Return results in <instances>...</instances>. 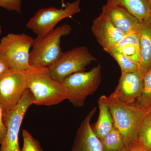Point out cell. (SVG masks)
<instances>
[{"instance_id":"obj_1","label":"cell","mask_w":151,"mask_h":151,"mask_svg":"<svg viewBox=\"0 0 151 151\" xmlns=\"http://www.w3.org/2000/svg\"><path fill=\"white\" fill-rule=\"evenodd\" d=\"M98 101L109 108L114 127L121 133L124 145L129 149L137 139L146 116V111L137 105H129L112 100L105 95L100 97Z\"/></svg>"},{"instance_id":"obj_2","label":"cell","mask_w":151,"mask_h":151,"mask_svg":"<svg viewBox=\"0 0 151 151\" xmlns=\"http://www.w3.org/2000/svg\"><path fill=\"white\" fill-rule=\"evenodd\" d=\"M28 89L34 97V105L50 106L67 99V91L63 82L51 78L47 68H29Z\"/></svg>"},{"instance_id":"obj_3","label":"cell","mask_w":151,"mask_h":151,"mask_svg":"<svg viewBox=\"0 0 151 151\" xmlns=\"http://www.w3.org/2000/svg\"><path fill=\"white\" fill-rule=\"evenodd\" d=\"M71 31L70 25H63L46 35L34 39L30 52V66L47 68L54 64L63 54L60 47L61 38L70 34Z\"/></svg>"},{"instance_id":"obj_4","label":"cell","mask_w":151,"mask_h":151,"mask_svg":"<svg viewBox=\"0 0 151 151\" xmlns=\"http://www.w3.org/2000/svg\"><path fill=\"white\" fill-rule=\"evenodd\" d=\"M28 69L20 71L9 69L0 74V105L4 124L28 89Z\"/></svg>"},{"instance_id":"obj_5","label":"cell","mask_w":151,"mask_h":151,"mask_svg":"<svg viewBox=\"0 0 151 151\" xmlns=\"http://www.w3.org/2000/svg\"><path fill=\"white\" fill-rule=\"evenodd\" d=\"M101 80L100 64L89 71H80L69 76L63 82L67 89V100L75 107H82L86 98L97 91Z\"/></svg>"},{"instance_id":"obj_6","label":"cell","mask_w":151,"mask_h":151,"mask_svg":"<svg viewBox=\"0 0 151 151\" xmlns=\"http://www.w3.org/2000/svg\"><path fill=\"white\" fill-rule=\"evenodd\" d=\"M34 39L24 33H9L0 42V51L10 69L23 71L29 65L30 50Z\"/></svg>"},{"instance_id":"obj_7","label":"cell","mask_w":151,"mask_h":151,"mask_svg":"<svg viewBox=\"0 0 151 151\" xmlns=\"http://www.w3.org/2000/svg\"><path fill=\"white\" fill-rule=\"evenodd\" d=\"M96 61L86 47L80 46L63 52L56 63L47 68L52 78L63 82L68 76L84 71L86 66Z\"/></svg>"},{"instance_id":"obj_8","label":"cell","mask_w":151,"mask_h":151,"mask_svg":"<svg viewBox=\"0 0 151 151\" xmlns=\"http://www.w3.org/2000/svg\"><path fill=\"white\" fill-rule=\"evenodd\" d=\"M80 0L67 3L65 8L58 9L54 7L41 9L27 22L26 27L38 37L46 35L54 29L59 22L81 12Z\"/></svg>"},{"instance_id":"obj_9","label":"cell","mask_w":151,"mask_h":151,"mask_svg":"<svg viewBox=\"0 0 151 151\" xmlns=\"http://www.w3.org/2000/svg\"><path fill=\"white\" fill-rule=\"evenodd\" d=\"M34 97L28 89L21 100L11 112L5 122L6 133L1 144L0 151H21L19 144V134L22 122L28 109L34 103Z\"/></svg>"},{"instance_id":"obj_10","label":"cell","mask_w":151,"mask_h":151,"mask_svg":"<svg viewBox=\"0 0 151 151\" xmlns=\"http://www.w3.org/2000/svg\"><path fill=\"white\" fill-rule=\"evenodd\" d=\"M143 88V74L138 69L134 72H122L119 84L108 97L129 105H136Z\"/></svg>"},{"instance_id":"obj_11","label":"cell","mask_w":151,"mask_h":151,"mask_svg":"<svg viewBox=\"0 0 151 151\" xmlns=\"http://www.w3.org/2000/svg\"><path fill=\"white\" fill-rule=\"evenodd\" d=\"M91 29L97 41L106 52L116 47L125 35L102 13L94 20Z\"/></svg>"},{"instance_id":"obj_12","label":"cell","mask_w":151,"mask_h":151,"mask_svg":"<svg viewBox=\"0 0 151 151\" xmlns=\"http://www.w3.org/2000/svg\"><path fill=\"white\" fill-rule=\"evenodd\" d=\"M97 108L90 111L78 128L71 151H103L101 141L95 134L91 125Z\"/></svg>"},{"instance_id":"obj_13","label":"cell","mask_w":151,"mask_h":151,"mask_svg":"<svg viewBox=\"0 0 151 151\" xmlns=\"http://www.w3.org/2000/svg\"><path fill=\"white\" fill-rule=\"evenodd\" d=\"M102 13L124 35L137 27L142 22L124 8L109 1L103 6Z\"/></svg>"},{"instance_id":"obj_14","label":"cell","mask_w":151,"mask_h":151,"mask_svg":"<svg viewBox=\"0 0 151 151\" xmlns=\"http://www.w3.org/2000/svg\"><path fill=\"white\" fill-rule=\"evenodd\" d=\"M140 47L139 70L143 74L151 69V15L138 28Z\"/></svg>"},{"instance_id":"obj_15","label":"cell","mask_w":151,"mask_h":151,"mask_svg":"<svg viewBox=\"0 0 151 151\" xmlns=\"http://www.w3.org/2000/svg\"><path fill=\"white\" fill-rule=\"evenodd\" d=\"M139 24L130 32L125 35L122 40L116 47L119 51L138 65L140 58V47L138 31Z\"/></svg>"},{"instance_id":"obj_16","label":"cell","mask_w":151,"mask_h":151,"mask_svg":"<svg viewBox=\"0 0 151 151\" xmlns=\"http://www.w3.org/2000/svg\"><path fill=\"white\" fill-rule=\"evenodd\" d=\"M107 1L121 6L141 21L151 15V7L147 0H108Z\"/></svg>"},{"instance_id":"obj_17","label":"cell","mask_w":151,"mask_h":151,"mask_svg":"<svg viewBox=\"0 0 151 151\" xmlns=\"http://www.w3.org/2000/svg\"><path fill=\"white\" fill-rule=\"evenodd\" d=\"M99 114L94 129V134L100 139H102L108 134L113 129V118L109 108L104 103L98 101Z\"/></svg>"},{"instance_id":"obj_18","label":"cell","mask_w":151,"mask_h":151,"mask_svg":"<svg viewBox=\"0 0 151 151\" xmlns=\"http://www.w3.org/2000/svg\"><path fill=\"white\" fill-rule=\"evenodd\" d=\"M100 141L103 151H118L124 145L121 133L114 127L110 133Z\"/></svg>"},{"instance_id":"obj_19","label":"cell","mask_w":151,"mask_h":151,"mask_svg":"<svg viewBox=\"0 0 151 151\" xmlns=\"http://www.w3.org/2000/svg\"><path fill=\"white\" fill-rule=\"evenodd\" d=\"M136 105L147 112L151 106V69L143 74V88Z\"/></svg>"},{"instance_id":"obj_20","label":"cell","mask_w":151,"mask_h":151,"mask_svg":"<svg viewBox=\"0 0 151 151\" xmlns=\"http://www.w3.org/2000/svg\"><path fill=\"white\" fill-rule=\"evenodd\" d=\"M107 52L119 63L122 72H134L139 69L137 64L122 53L116 47L111 48Z\"/></svg>"},{"instance_id":"obj_21","label":"cell","mask_w":151,"mask_h":151,"mask_svg":"<svg viewBox=\"0 0 151 151\" xmlns=\"http://www.w3.org/2000/svg\"><path fill=\"white\" fill-rule=\"evenodd\" d=\"M137 141L146 150H151V118L147 115L141 126Z\"/></svg>"},{"instance_id":"obj_22","label":"cell","mask_w":151,"mask_h":151,"mask_svg":"<svg viewBox=\"0 0 151 151\" xmlns=\"http://www.w3.org/2000/svg\"><path fill=\"white\" fill-rule=\"evenodd\" d=\"M22 137L23 144L21 151H43L39 142L27 130H23Z\"/></svg>"},{"instance_id":"obj_23","label":"cell","mask_w":151,"mask_h":151,"mask_svg":"<svg viewBox=\"0 0 151 151\" xmlns=\"http://www.w3.org/2000/svg\"><path fill=\"white\" fill-rule=\"evenodd\" d=\"M21 3L22 0H0V7L20 14Z\"/></svg>"},{"instance_id":"obj_24","label":"cell","mask_w":151,"mask_h":151,"mask_svg":"<svg viewBox=\"0 0 151 151\" xmlns=\"http://www.w3.org/2000/svg\"><path fill=\"white\" fill-rule=\"evenodd\" d=\"M6 133V128L3 119V113L1 107L0 105V145L4 139Z\"/></svg>"},{"instance_id":"obj_25","label":"cell","mask_w":151,"mask_h":151,"mask_svg":"<svg viewBox=\"0 0 151 151\" xmlns=\"http://www.w3.org/2000/svg\"><path fill=\"white\" fill-rule=\"evenodd\" d=\"M9 69L7 63L0 51V74L4 73Z\"/></svg>"},{"instance_id":"obj_26","label":"cell","mask_w":151,"mask_h":151,"mask_svg":"<svg viewBox=\"0 0 151 151\" xmlns=\"http://www.w3.org/2000/svg\"><path fill=\"white\" fill-rule=\"evenodd\" d=\"M134 144L135 146H136L137 151H148L146 150H145V149L143 148L142 147H141L140 145L138 143L137 140L135 141Z\"/></svg>"},{"instance_id":"obj_27","label":"cell","mask_w":151,"mask_h":151,"mask_svg":"<svg viewBox=\"0 0 151 151\" xmlns=\"http://www.w3.org/2000/svg\"><path fill=\"white\" fill-rule=\"evenodd\" d=\"M128 151H137V149H136V146L134 144H133L128 149Z\"/></svg>"},{"instance_id":"obj_28","label":"cell","mask_w":151,"mask_h":151,"mask_svg":"<svg viewBox=\"0 0 151 151\" xmlns=\"http://www.w3.org/2000/svg\"><path fill=\"white\" fill-rule=\"evenodd\" d=\"M146 115L151 118V106L146 112Z\"/></svg>"},{"instance_id":"obj_29","label":"cell","mask_w":151,"mask_h":151,"mask_svg":"<svg viewBox=\"0 0 151 151\" xmlns=\"http://www.w3.org/2000/svg\"><path fill=\"white\" fill-rule=\"evenodd\" d=\"M118 151H128V149L127 147L124 145Z\"/></svg>"},{"instance_id":"obj_30","label":"cell","mask_w":151,"mask_h":151,"mask_svg":"<svg viewBox=\"0 0 151 151\" xmlns=\"http://www.w3.org/2000/svg\"><path fill=\"white\" fill-rule=\"evenodd\" d=\"M147 1H148L149 4H150V6L151 8V0H147Z\"/></svg>"},{"instance_id":"obj_31","label":"cell","mask_w":151,"mask_h":151,"mask_svg":"<svg viewBox=\"0 0 151 151\" xmlns=\"http://www.w3.org/2000/svg\"><path fill=\"white\" fill-rule=\"evenodd\" d=\"M2 33V28H1V27L0 26V35H1V34Z\"/></svg>"},{"instance_id":"obj_32","label":"cell","mask_w":151,"mask_h":151,"mask_svg":"<svg viewBox=\"0 0 151 151\" xmlns=\"http://www.w3.org/2000/svg\"><path fill=\"white\" fill-rule=\"evenodd\" d=\"M148 151H151V149L150 150Z\"/></svg>"}]
</instances>
